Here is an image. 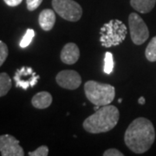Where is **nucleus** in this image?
<instances>
[{
    "label": "nucleus",
    "instance_id": "nucleus-1",
    "mask_svg": "<svg viewBox=\"0 0 156 156\" xmlns=\"http://www.w3.org/2000/svg\"><path fill=\"white\" fill-rule=\"evenodd\" d=\"M155 140V130L153 123L147 118L134 120L124 134L125 144L135 154H143L150 148Z\"/></svg>",
    "mask_w": 156,
    "mask_h": 156
},
{
    "label": "nucleus",
    "instance_id": "nucleus-2",
    "mask_svg": "<svg viewBox=\"0 0 156 156\" xmlns=\"http://www.w3.org/2000/svg\"><path fill=\"white\" fill-rule=\"evenodd\" d=\"M120 113L115 106L105 105L89 115L83 122V128L90 134L106 133L117 125Z\"/></svg>",
    "mask_w": 156,
    "mask_h": 156
},
{
    "label": "nucleus",
    "instance_id": "nucleus-3",
    "mask_svg": "<svg viewBox=\"0 0 156 156\" xmlns=\"http://www.w3.org/2000/svg\"><path fill=\"white\" fill-rule=\"evenodd\" d=\"M84 92L87 99L95 105L105 106L110 104L115 96V89L108 83L88 81L84 84Z\"/></svg>",
    "mask_w": 156,
    "mask_h": 156
},
{
    "label": "nucleus",
    "instance_id": "nucleus-4",
    "mask_svg": "<svg viewBox=\"0 0 156 156\" xmlns=\"http://www.w3.org/2000/svg\"><path fill=\"white\" fill-rule=\"evenodd\" d=\"M127 33V27L121 20L111 19L101 28V44L105 48L120 45L124 42Z\"/></svg>",
    "mask_w": 156,
    "mask_h": 156
},
{
    "label": "nucleus",
    "instance_id": "nucleus-5",
    "mask_svg": "<svg viewBox=\"0 0 156 156\" xmlns=\"http://www.w3.org/2000/svg\"><path fill=\"white\" fill-rule=\"evenodd\" d=\"M52 7L62 18L70 22L80 20L83 15L82 7L74 0H52Z\"/></svg>",
    "mask_w": 156,
    "mask_h": 156
},
{
    "label": "nucleus",
    "instance_id": "nucleus-6",
    "mask_svg": "<svg viewBox=\"0 0 156 156\" xmlns=\"http://www.w3.org/2000/svg\"><path fill=\"white\" fill-rule=\"evenodd\" d=\"M130 37L134 44H143L149 37V30L144 20L136 13H131L128 17Z\"/></svg>",
    "mask_w": 156,
    "mask_h": 156
},
{
    "label": "nucleus",
    "instance_id": "nucleus-7",
    "mask_svg": "<svg viewBox=\"0 0 156 156\" xmlns=\"http://www.w3.org/2000/svg\"><path fill=\"white\" fill-rule=\"evenodd\" d=\"M39 78L40 76L34 72L32 68L23 66L17 69L13 79L17 88H22L23 90H27L30 87L32 88L37 83Z\"/></svg>",
    "mask_w": 156,
    "mask_h": 156
},
{
    "label": "nucleus",
    "instance_id": "nucleus-8",
    "mask_svg": "<svg viewBox=\"0 0 156 156\" xmlns=\"http://www.w3.org/2000/svg\"><path fill=\"white\" fill-rule=\"evenodd\" d=\"M0 153L2 156H23L24 152L19 140L10 134L0 135Z\"/></svg>",
    "mask_w": 156,
    "mask_h": 156
},
{
    "label": "nucleus",
    "instance_id": "nucleus-9",
    "mask_svg": "<svg viewBox=\"0 0 156 156\" xmlns=\"http://www.w3.org/2000/svg\"><path fill=\"white\" fill-rule=\"evenodd\" d=\"M56 83L63 89L75 90L82 83L81 76L75 70H62L56 76Z\"/></svg>",
    "mask_w": 156,
    "mask_h": 156
},
{
    "label": "nucleus",
    "instance_id": "nucleus-10",
    "mask_svg": "<svg viewBox=\"0 0 156 156\" xmlns=\"http://www.w3.org/2000/svg\"><path fill=\"white\" fill-rule=\"evenodd\" d=\"M61 61L65 64H74L80 57V50L78 46L74 43H68L64 45L61 51Z\"/></svg>",
    "mask_w": 156,
    "mask_h": 156
},
{
    "label": "nucleus",
    "instance_id": "nucleus-11",
    "mask_svg": "<svg viewBox=\"0 0 156 156\" xmlns=\"http://www.w3.org/2000/svg\"><path fill=\"white\" fill-rule=\"evenodd\" d=\"M40 27L45 31L51 30L56 23V14L50 9H45L40 12L38 17Z\"/></svg>",
    "mask_w": 156,
    "mask_h": 156
},
{
    "label": "nucleus",
    "instance_id": "nucleus-12",
    "mask_svg": "<svg viewBox=\"0 0 156 156\" xmlns=\"http://www.w3.org/2000/svg\"><path fill=\"white\" fill-rule=\"evenodd\" d=\"M33 107L38 109H44L51 105L52 95L47 91H42L34 95L31 100Z\"/></svg>",
    "mask_w": 156,
    "mask_h": 156
},
{
    "label": "nucleus",
    "instance_id": "nucleus-13",
    "mask_svg": "<svg viewBox=\"0 0 156 156\" xmlns=\"http://www.w3.org/2000/svg\"><path fill=\"white\" fill-rule=\"evenodd\" d=\"M156 0H130V5L140 13H148L155 6Z\"/></svg>",
    "mask_w": 156,
    "mask_h": 156
},
{
    "label": "nucleus",
    "instance_id": "nucleus-14",
    "mask_svg": "<svg viewBox=\"0 0 156 156\" xmlns=\"http://www.w3.org/2000/svg\"><path fill=\"white\" fill-rule=\"evenodd\" d=\"M11 79L5 72L0 73V97L5 96L11 89Z\"/></svg>",
    "mask_w": 156,
    "mask_h": 156
},
{
    "label": "nucleus",
    "instance_id": "nucleus-15",
    "mask_svg": "<svg viewBox=\"0 0 156 156\" xmlns=\"http://www.w3.org/2000/svg\"><path fill=\"white\" fill-rule=\"evenodd\" d=\"M145 56L149 62H156V36L152 38L148 45L147 46Z\"/></svg>",
    "mask_w": 156,
    "mask_h": 156
},
{
    "label": "nucleus",
    "instance_id": "nucleus-16",
    "mask_svg": "<svg viewBox=\"0 0 156 156\" xmlns=\"http://www.w3.org/2000/svg\"><path fill=\"white\" fill-rule=\"evenodd\" d=\"M114 56L111 52H106L105 53V58H104V72L106 73L107 75H110L113 72L114 69Z\"/></svg>",
    "mask_w": 156,
    "mask_h": 156
},
{
    "label": "nucleus",
    "instance_id": "nucleus-17",
    "mask_svg": "<svg viewBox=\"0 0 156 156\" xmlns=\"http://www.w3.org/2000/svg\"><path fill=\"white\" fill-rule=\"evenodd\" d=\"M35 35H36V32H35L34 30H32V29H28L26 30L25 34L23 35V37L21 39V41H20V44H19L20 47L22 49H24V48L28 47L29 45L31 44L34 37H35Z\"/></svg>",
    "mask_w": 156,
    "mask_h": 156
},
{
    "label": "nucleus",
    "instance_id": "nucleus-18",
    "mask_svg": "<svg viewBox=\"0 0 156 156\" xmlns=\"http://www.w3.org/2000/svg\"><path fill=\"white\" fill-rule=\"evenodd\" d=\"M8 54H9V50L7 45L4 42L0 41V67L5 62Z\"/></svg>",
    "mask_w": 156,
    "mask_h": 156
},
{
    "label": "nucleus",
    "instance_id": "nucleus-19",
    "mask_svg": "<svg viewBox=\"0 0 156 156\" xmlns=\"http://www.w3.org/2000/svg\"><path fill=\"white\" fill-rule=\"evenodd\" d=\"M49 154V148L47 146H41L37 149L32 152H29L30 156H47Z\"/></svg>",
    "mask_w": 156,
    "mask_h": 156
},
{
    "label": "nucleus",
    "instance_id": "nucleus-20",
    "mask_svg": "<svg viewBox=\"0 0 156 156\" xmlns=\"http://www.w3.org/2000/svg\"><path fill=\"white\" fill-rule=\"evenodd\" d=\"M43 0H26L27 9L30 11H33L38 8L42 4Z\"/></svg>",
    "mask_w": 156,
    "mask_h": 156
},
{
    "label": "nucleus",
    "instance_id": "nucleus-21",
    "mask_svg": "<svg viewBox=\"0 0 156 156\" xmlns=\"http://www.w3.org/2000/svg\"><path fill=\"white\" fill-rule=\"evenodd\" d=\"M103 155L104 156H123V154L122 152L118 150V149H115V148H109L106 150L104 153H103Z\"/></svg>",
    "mask_w": 156,
    "mask_h": 156
},
{
    "label": "nucleus",
    "instance_id": "nucleus-22",
    "mask_svg": "<svg viewBox=\"0 0 156 156\" xmlns=\"http://www.w3.org/2000/svg\"><path fill=\"white\" fill-rule=\"evenodd\" d=\"M5 3L8 6H11V7H16V6L19 5L21 3H22L23 0H4Z\"/></svg>",
    "mask_w": 156,
    "mask_h": 156
},
{
    "label": "nucleus",
    "instance_id": "nucleus-23",
    "mask_svg": "<svg viewBox=\"0 0 156 156\" xmlns=\"http://www.w3.org/2000/svg\"><path fill=\"white\" fill-rule=\"evenodd\" d=\"M138 102H139V104H140V105H144L146 102L145 98L143 96H140L139 98V100H138Z\"/></svg>",
    "mask_w": 156,
    "mask_h": 156
},
{
    "label": "nucleus",
    "instance_id": "nucleus-24",
    "mask_svg": "<svg viewBox=\"0 0 156 156\" xmlns=\"http://www.w3.org/2000/svg\"><path fill=\"white\" fill-rule=\"evenodd\" d=\"M100 107L101 106H99V105H95V107H94V110H95V111H96V110L100 109Z\"/></svg>",
    "mask_w": 156,
    "mask_h": 156
},
{
    "label": "nucleus",
    "instance_id": "nucleus-25",
    "mask_svg": "<svg viewBox=\"0 0 156 156\" xmlns=\"http://www.w3.org/2000/svg\"><path fill=\"white\" fill-rule=\"evenodd\" d=\"M122 101V98H120V99L118 100V102H119V103H121Z\"/></svg>",
    "mask_w": 156,
    "mask_h": 156
}]
</instances>
